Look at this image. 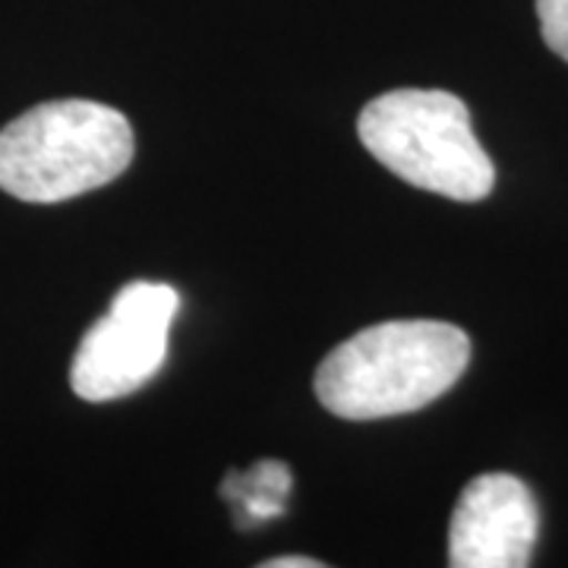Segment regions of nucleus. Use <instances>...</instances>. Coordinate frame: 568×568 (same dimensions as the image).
I'll use <instances>...</instances> for the list:
<instances>
[{"instance_id": "1", "label": "nucleus", "mask_w": 568, "mask_h": 568, "mask_svg": "<svg viewBox=\"0 0 568 568\" xmlns=\"http://www.w3.org/2000/svg\"><path fill=\"white\" fill-rule=\"evenodd\" d=\"M470 361V338L436 320H395L361 328L316 369V395L335 417L379 420L443 398Z\"/></svg>"}, {"instance_id": "2", "label": "nucleus", "mask_w": 568, "mask_h": 568, "mask_svg": "<svg viewBox=\"0 0 568 568\" xmlns=\"http://www.w3.org/2000/svg\"><path fill=\"white\" fill-rule=\"evenodd\" d=\"M130 162V121L89 99L36 104L0 130V190L22 203H67L121 178Z\"/></svg>"}, {"instance_id": "3", "label": "nucleus", "mask_w": 568, "mask_h": 568, "mask_svg": "<svg viewBox=\"0 0 568 568\" xmlns=\"http://www.w3.org/2000/svg\"><path fill=\"white\" fill-rule=\"evenodd\" d=\"M357 136L395 178L455 203L487 200L496 183L467 104L443 89H395L373 99L357 118Z\"/></svg>"}, {"instance_id": "4", "label": "nucleus", "mask_w": 568, "mask_h": 568, "mask_svg": "<svg viewBox=\"0 0 568 568\" xmlns=\"http://www.w3.org/2000/svg\"><path fill=\"white\" fill-rule=\"evenodd\" d=\"M181 294L171 284L130 282L111 301L108 316L82 335L70 366V386L82 402L102 405L142 388L168 357L171 323Z\"/></svg>"}, {"instance_id": "5", "label": "nucleus", "mask_w": 568, "mask_h": 568, "mask_svg": "<svg viewBox=\"0 0 568 568\" xmlns=\"http://www.w3.org/2000/svg\"><path fill=\"white\" fill-rule=\"evenodd\" d=\"M537 540V503L511 474H480L448 525V562L455 568H525Z\"/></svg>"}, {"instance_id": "6", "label": "nucleus", "mask_w": 568, "mask_h": 568, "mask_svg": "<svg viewBox=\"0 0 568 568\" xmlns=\"http://www.w3.org/2000/svg\"><path fill=\"white\" fill-rule=\"evenodd\" d=\"M222 493L244 511L246 525H263L284 511L291 493V470L282 462H260L250 474H231Z\"/></svg>"}, {"instance_id": "7", "label": "nucleus", "mask_w": 568, "mask_h": 568, "mask_svg": "<svg viewBox=\"0 0 568 568\" xmlns=\"http://www.w3.org/2000/svg\"><path fill=\"white\" fill-rule=\"evenodd\" d=\"M537 17L544 41L568 61V0H537Z\"/></svg>"}, {"instance_id": "8", "label": "nucleus", "mask_w": 568, "mask_h": 568, "mask_svg": "<svg viewBox=\"0 0 568 568\" xmlns=\"http://www.w3.org/2000/svg\"><path fill=\"white\" fill-rule=\"evenodd\" d=\"M263 568H323V562L306 559V556H275V559H265Z\"/></svg>"}]
</instances>
